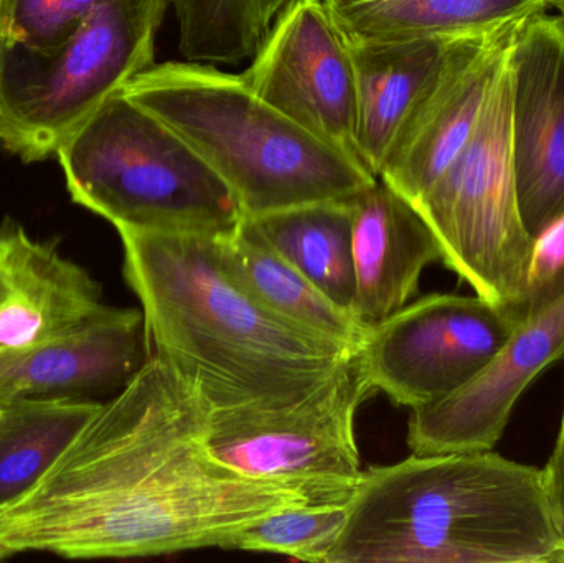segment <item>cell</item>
I'll return each mask as SVG.
<instances>
[{
	"mask_svg": "<svg viewBox=\"0 0 564 563\" xmlns=\"http://www.w3.org/2000/svg\"><path fill=\"white\" fill-rule=\"evenodd\" d=\"M212 407L155 354L99 403L45 475L0 506V561L26 552L134 559L235 551L268 516L311 505L207 448Z\"/></svg>",
	"mask_w": 564,
	"mask_h": 563,
	"instance_id": "cell-1",
	"label": "cell"
},
{
	"mask_svg": "<svg viewBox=\"0 0 564 563\" xmlns=\"http://www.w3.org/2000/svg\"><path fill=\"white\" fill-rule=\"evenodd\" d=\"M118 234L149 354L194 386L212 410L292 405L358 353L258 303L221 263L217 237Z\"/></svg>",
	"mask_w": 564,
	"mask_h": 563,
	"instance_id": "cell-2",
	"label": "cell"
},
{
	"mask_svg": "<svg viewBox=\"0 0 564 563\" xmlns=\"http://www.w3.org/2000/svg\"><path fill=\"white\" fill-rule=\"evenodd\" d=\"M555 9L556 13L564 20V0H550V9Z\"/></svg>",
	"mask_w": 564,
	"mask_h": 563,
	"instance_id": "cell-28",
	"label": "cell"
},
{
	"mask_svg": "<svg viewBox=\"0 0 564 563\" xmlns=\"http://www.w3.org/2000/svg\"><path fill=\"white\" fill-rule=\"evenodd\" d=\"M542 481L550 512H552L553 524L558 534L562 563H564V403L555 448L542 468Z\"/></svg>",
	"mask_w": 564,
	"mask_h": 563,
	"instance_id": "cell-26",
	"label": "cell"
},
{
	"mask_svg": "<svg viewBox=\"0 0 564 563\" xmlns=\"http://www.w3.org/2000/svg\"><path fill=\"white\" fill-rule=\"evenodd\" d=\"M564 294V214L533 241L522 314Z\"/></svg>",
	"mask_w": 564,
	"mask_h": 563,
	"instance_id": "cell-25",
	"label": "cell"
},
{
	"mask_svg": "<svg viewBox=\"0 0 564 563\" xmlns=\"http://www.w3.org/2000/svg\"><path fill=\"white\" fill-rule=\"evenodd\" d=\"M181 134L253 218L315 202L351 201L378 181L214 65L149 66L122 88Z\"/></svg>",
	"mask_w": 564,
	"mask_h": 563,
	"instance_id": "cell-4",
	"label": "cell"
},
{
	"mask_svg": "<svg viewBox=\"0 0 564 563\" xmlns=\"http://www.w3.org/2000/svg\"><path fill=\"white\" fill-rule=\"evenodd\" d=\"M72 201L116 230L221 237L240 205L220 175L158 116L119 91L56 154Z\"/></svg>",
	"mask_w": 564,
	"mask_h": 563,
	"instance_id": "cell-5",
	"label": "cell"
},
{
	"mask_svg": "<svg viewBox=\"0 0 564 563\" xmlns=\"http://www.w3.org/2000/svg\"><path fill=\"white\" fill-rule=\"evenodd\" d=\"M512 149L520 215L539 237L564 214V20L539 13L510 53Z\"/></svg>",
	"mask_w": 564,
	"mask_h": 563,
	"instance_id": "cell-12",
	"label": "cell"
},
{
	"mask_svg": "<svg viewBox=\"0 0 564 563\" xmlns=\"http://www.w3.org/2000/svg\"><path fill=\"white\" fill-rule=\"evenodd\" d=\"M373 393L357 353L292 405L212 410L207 448L241 475L295 489L311 505H347L365 472L355 416Z\"/></svg>",
	"mask_w": 564,
	"mask_h": 563,
	"instance_id": "cell-8",
	"label": "cell"
},
{
	"mask_svg": "<svg viewBox=\"0 0 564 563\" xmlns=\"http://www.w3.org/2000/svg\"><path fill=\"white\" fill-rule=\"evenodd\" d=\"M350 208L354 313L370 331L411 303L421 274L443 255L420 210L380 178Z\"/></svg>",
	"mask_w": 564,
	"mask_h": 563,
	"instance_id": "cell-15",
	"label": "cell"
},
{
	"mask_svg": "<svg viewBox=\"0 0 564 563\" xmlns=\"http://www.w3.org/2000/svg\"><path fill=\"white\" fill-rule=\"evenodd\" d=\"M347 519V505H304L268 516L241 534L235 551L327 563Z\"/></svg>",
	"mask_w": 564,
	"mask_h": 563,
	"instance_id": "cell-23",
	"label": "cell"
},
{
	"mask_svg": "<svg viewBox=\"0 0 564 563\" xmlns=\"http://www.w3.org/2000/svg\"><path fill=\"white\" fill-rule=\"evenodd\" d=\"M507 29V26H506ZM484 36V35H482ZM467 39L348 43L357 83L358 149L378 178L404 122Z\"/></svg>",
	"mask_w": 564,
	"mask_h": 563,
	"instance_id": "cell-17",
	"label": "cell"
},
{
	"mask_svg": "<svg viewBox=\"0 0 564 563\" xmlns=\"http://www.w3.org/2000/svg\"><path fill=\"white\" fill-rule=\"evenodd\" d=\"M248 220L325 296L354 313L350 201L297 205Z\"/></svg>",
	"mask_w": 564,
	"mask_h": 563,
	"instance_id": "cell-20",
	"label": "cell"
},
{
	"mask_svg": "<svg viewBox=\"0 0 564 563\" xmlns=\"http://www.w3.org/2000/svg\"><path fill=\"white\" fill-rule=\"evenodd\" d=\"M510 53L469 141L414 207L436 235L447 270L477 296L522 314L533 238L517 195Z\"/></svg>",
	"mask_w": 564,
	"mask_h": 563,
	"instance_id": "cell-7",
	"label": "cell"
},
{
	"mask_svg": "<svg viewBox=\"0 0 564 563\" xmlns=\"http://www.w3.org/2000/svg\"><path fill=\"white\" fill-rule=\"evenodd\" d=\"M172 0H101L52 50L0 40V145L25 164L59 148L139 73Z\"/></svg>",
	"mask_w": 564,
	"mask_h": 563,
	"instance_id": "cell-6",
	"label": "cell"
},
{
	"mask_svg": "<svg viewBox=\"0 0 564 563\" xmlns=\"http://www.w3.org/2000/svg\"><path fill=\"white\" fill-rule=\"evenodd\" d=\"M348 43L490 35L549 12L550 0H322Z\"/></svg>",
	"mask_w": 564,
	"mask_h": 563,
	"instance_id": "cell-18",
	"label": "cell"
},
{
	"mask_svg": "<svg viewBox=\"0 0 564 563\" xmlns=\"http://www.w3.org/2000/svg\"><path fill=\"white\" fill-rule=\"evenodd\" d=\"M520 317L477 294H427L371 327L358 357L377 392L397 407L423 409L479 376Z\"/></svg>",
	"mask_w": 564,
	"mask_h": 563,
	"instance_id": "cell-9",
	"label": "cell"
},
{
	"mask_svg": "<svg viewBox=\"0 0 564 563\" xmlns=\"http://www.w3.org/2000/svg\"><path fill=\"white\" fill-rule=\"evenodd\" d=\"M10 291L9 264H7V241L0 225V303L6 300Z\"/></svg>",
	"mask_w": 564,
	"mask_h": 563,
	"instance_id": "cell-27",
	"label": "cell"
},
{
	"mask_svg": "<svg viewBox=\"0 0 564 563\" xmlns=\"http://www.w3.org/2000/svg\"><path fill=\"white\" fill-rule=\"evenodd\" d=\"M327 563H562L542 469L486 452L367 469Z\"/></svg>",
	"mask_w": 564,
	"mask_h": 563,
	"instance_id": "cell-3",
	"label": "cell"
},
{
	"mask_svg": "<svg viewBox=\"0 0 564 563\" xmlns=\"http://www.w3.org/2000/svg\"><path fill=\"white\" fill-rule=\"evenodd\" d=\"M217 248L228 273L271 313L360 349L368 331L358 317L325 296L248 218H241L237 230L217 237Z\"/></svg>",
	"mask_w": 564,
	"mask_h": 563,
	"instance_id": "cell-19",
	"label": "cell"
},
{
	"mask_svg": "<svg viewBox=\"0 0 564 563\" xmlns=\"http://www.w3.org/2000/svg\"><path fill=\"white\" fill-rule=\"evenodd\" d=\"M3 412H6V405H0V423H2Z\"/></svg>",
	"mask_w": 564,
	"mask_h": 563,
	"instance_id": "cell-29",
	"label": "cell"
},
{
	"mask_svg": "<svg viewBox=\"0 0 564 563\" xmlns=\"http://www.w3.org/2000/svg\"><path fill=\"white\" fill-rule=\"evenodd\" d=\"M142 311L106 304L72 333L22 350H0V405L116 393L148 360Z\"/></svg>",
	"mask_w": 564,
	"mask_h": 563,
	"instance_id": "cell-14",
	"label": "cell"
},
{
	"mask_svg": "<svg viewBox=\"0 0 564 563\" xmlns=\"http://www.w3.org/2000/svg\"><path fill=\"white\" fill-rule=\"evenodd\" d=\"M99 403L43 399L6 405L0 423V506L29 491L45 475Z\"/></svg>",
	"mask_w": 564,
	"mask_h": 563,
	"instance_id": "cell-21",
	"label": "cell"
},
{
	"mask_svg": "<svg viewBox=\"0 0 564 563\" xmlns=\"http://www.w3.org/2000/svg\"><path fill=\"white\" fill-rule=\"evenodd\" d=\"M10 291L0 303V350L52 343L105 310L98 281L55 247L30 237L15 221L2 224Z\"/></svg>",
	"mask_w": 564,
	"mask_h": 563,
	"instance_id": "cell-16",
	"label": "cell"
},
{
	"mask_svg": "<svg viewBox=\"0 0 564 563\" xmlns=\"http://www.w3.org/2000/svg\"><path fill=\"white\" fill-rule=\"evenodd\" d=\"M564 359V294L527 311L489 366L441 402L411 410L408 446L414 455L496 448L520 397Z\"/></svg>",
	"mask_w": 564,
	"mask_h": 563,
	"instance_id": "cell-11",
	"label": "cell"
},
{
	"mask_svg": "<svg viewBox=\"0 0 564 563\" xmlns=\"http://www.w3.org/2000/svg\"><path fill=\"white\" fill-rule=\"evenodd\" d=\"M292 0H172L187 62L234 65L253 58Z\"/></svg>",
	"mask_w": 564,
	"mask_h": 563,
	"instance_id": "cell-22",
	"label": "cell"
},
{
	"mask_svg": "<svg viewBox=\"0 0 564 563\" xmlns=\"http://www.w3.org/2000/svg\"><path fill=\"white\" fill-rule=\"evenodd\" d=\"M523 22L467 40L460 46L404 122L378 175L381 182L413 205L436 184L469 141L490 86Z\"/></svg>",
	"mask_w": 564,
	"mask_h": 563,
	"instance_id": "cell-13",
	"label": "cell"
},
{
	"mask_svg": "<svg viewBox=\"0 0 564 563\" xmlns=\"http://www.w3.org/2000/svg\"><path fill=\"white\" fill-rule=\"evenodd\" d=\"M101 0H0V40L55 48Z\"/></svg>",
	"mask_w": 564,
	"mask_h": 563,
	"instance_id": "cell-24",
	"label": "cell"
},
{
	"mask_svg": "<svg viewBox=\"0 0 564 563\" xmlns=\"http://www.w3.org/2000/svg\"><path fill=\"white\" fill-rule=\"evenodd\" d=\"M241 78L299 128L364 165L350 46L322 0H292Z\"/></svg>",
	"mask_w": 564,
	"mask_h": 563,
	"instance_id": "cell-10",
	"label": "cell"
}]
</instances>
